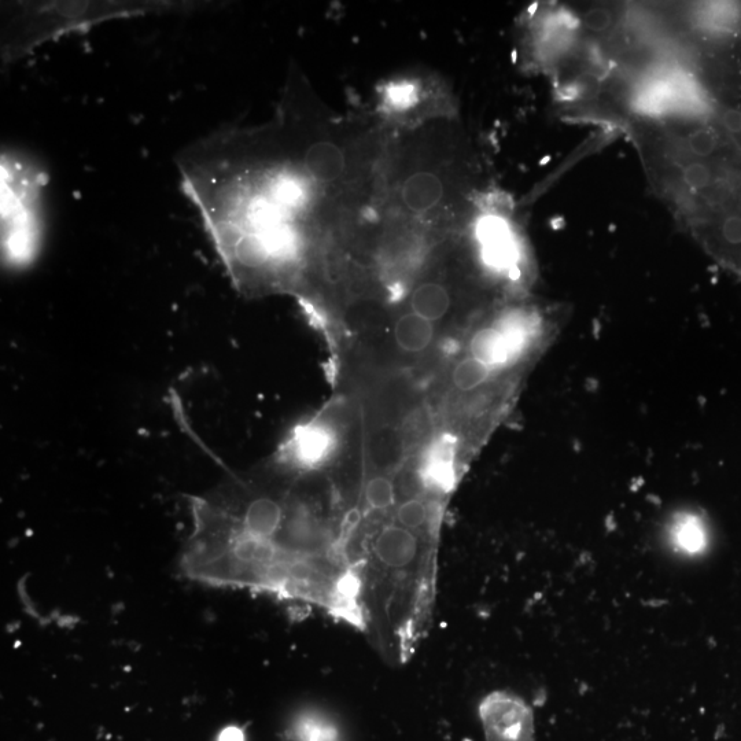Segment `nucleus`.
<instances>
[{
    "label": "nucleus",
    "instance_id": "obj_6",
    "mask_svg": "<svg viewBox=\"0 0 741 741\" xmlns=\"http://www.w3.org/2000/svg\"><path fill=\"white\" fill-rule=\"evenodd\" d=\"M451 297H449L448 290L444 286L438 285V283H423L416 287L414 293H412L411 301H409V308L412 313L423 317V319L429 320V322L437 324L440 327L442 320L445 319L446 315L451 309Z\"/></svg>",
    "mask_w": 741,
    "mask_h": 741
},
{
    "label": "nucleus",
    "instance_id": "obj_10",
    "mask_svg": "<svg viewBox=\"0 0 741 741\" xmlns=\"http://www.w3.org/2000/svg\"><path fill=\"white\" fill-rule=\"evenodd\" d=\"M291 733L296 741H338L337 728L316 715H302Z\"/></svg>",
    "mask_w": 741,
    "mask_h": 741
},
{
    "label": "nucleus",
    "instance_id": "obj_2",
    "mask_svg": "<svg viewBox=\"0 0 741 741\" xmlns=\"http://www.w3.org/2000/svg\"><path fill=\"white\" fill-rule=\"evenodd\" d=\"M202 3L162 0H101V2H7L2 6L3 64L27 57L33 50L68 33L83 32L112 20L169 11L195 10Z\"/></svg>",
    "mask_w": 741,
    "mask_h": 741
},
{
    "label": "nucleus",
    "instance_id": "obj_14",
    "mask_svg": "<svg viewBox=\"0 0 741 741\" xmlns=\"http://www.w3.org/2000/svg\"><path fill=\"white\" fill-rule=\"evenodd\" d=\"M722 238L729 245L739 246L741 245V216L732 215L726 217L724 223L721 226Z\"/></svg>",
    "mask_w": 741,
    "mask_h": 741
},
{
    "label": "nucleus",
    "instance_id": "obj_7",
    "mask_svg": "<svg viewBox=\"0 0 741 741\" xmlns=\"http://www.w3.org/2000/svg\"><path fill=\"white\" fill-rule=\"evenodd\" d=\"M304 165L317 182H333L344 172L345 157L333 143L317 142L305 154Z\"/></svg>",
    "mask_w": 741,
    "mask_h": 741
},
{
    "label": "nucleus",
    "instance_id": "obj_4",
    "mask_svg": "<svg viewBox=\"0 0 741 741\" xmlns=\"http://www.w3.org/2000/svg\"><path fill=\"white\" fill-rule=\"evenodd\" d=\"M486 741H533L532 710L518 696L493 692L479 707Z\"/></svg>",
    "mask_w": 741,
    "mask_h": 741
},
{
    "label": "nucleus",
    "instance_id": "obj_12",
    "mask_svg": "<svg viewBox=\"0 0 741 741\" xmlns=\"http://www.w3.org/2000/svg\"><path fill=\"white\" fill-rule=\"evenodd\" d=\"M682 179L684 182L693 188H703L709 186L711 182V171L707 165L700 164V162H693L684 169L682 173Z\"/></svg>",
    "mask_w": 741,
    "mask_h": 741
},
{
    "label": "nucleus",
    "instance_id": "obj_11",
    "mask_svg": "<svg viewBox=\"0 0 741 741\" xmlns=\"http://www.w3.org/2000/svg\"><path fill=\"white\" fill-rule=\"evenodd\" d=\"M688 147L695 156L709 157L717 149V138L707 129H699L688 138Z\"/></svg>",
    "mask_w": 741,
    "mask_h": 741
},
{
    "label": "nucleus",
    "instance_id": "obj_5",
    "mask_svg": "<svg viewBox=\"0 0 741 741\" xmlns=\"http://www.w3.org/2000/svg\"><path fill=\"white\" fill-rule=\"evenodd\" d=\"M437 324L407 312L398 316L392 327V348L401 359L419 361L426 359L438 348Z\"/></svg>",
    "mask_w": 741,
    "mask_h": 741
},
{
    "label": "nucleus",
    "instance_id": "obj_1",
    "mask_svg": "<svg viewBox=\"0 0 741 741\" xmlns=\"http://www.w3.org/2000/svg\"><path fill=\"white\" fill-rule=\"evenodd\" d=\"M313 471L276 462L193 500L183 554L188 578L304 600L339 617L346 571L334 518L313 493Z\"/></svg>",
    "mask_w": 741,
    "mask_h": 741
},
{
    "label": "nucleus",
    "instance_id": "obj_9",
    "mask_svg": "<svg viewBox=\"0 0 741 741\" xmlns=\"http://www.w3.org/2000/svg\"><path fill=\"white\" fill-rule=\"evenodd\" d=\"M674 547L688 555L700 554L707 547V532L702 519L695 515L678 518L672 527Z\"/></svg>",
    "mask_w": 741,
    "mask_h": 741
},
{
    "label": "nucleus",
    "instance_id": "obj_13",
    "mask_svg": "<svg viewBox=\"0 0 741 741\" xmlns=\"http://www.w3.org/2000/svg\"><path fill=\"white\" fill-rule=\"evenodd\" d=\"M585 27L589 31L602 33L607 31L608 28L613 24V16L607 9L602 7H596V9L589 10L584 17Z\"/></svg>",
    "mask_w": 741,
    "mask_h": 741
},
{
    "label": "nucleus",
    "instance_id": "obj_3",
    "mask_svg": "<svg viewBox=\"0 0 741 741\" xmlns=\"http://www.w3.org/2000/svg\"><path fill=\"white\" fill-rule=\"evenodd\" d=\"M0 169L3 258L10 267H24L36 257L42 241L47 176L38 162L14 151H3Z\"/></svg>",
    "mask_w": 741,
    "mask_h": 741
},
{
    "label": "nucleus",
    "instance_id": "obj_15",
    "mask_svg": "<svg viewBox=\"0 0 741 741\" xmlns=\"http://www.w3.org/2000/svg\"><path fill=\"white\" fill-rule=\"evenodd\" d=\"M722 124H724L726 131L731 132V134H741L740 110H726V112L722 114Z\"/></svg>",
    "mask_w": 741,
    "mask_h": 741
},
{
    "label": "nucleus",
    "instance_id": "obj_8",
    "mask_svg": "<svg viewBox=\"0 0 741 741\" xmlns=\"http://www.w3.org/2000/svg\"><path fill=\"white\" fill-rule=\"evenodd\" d=\"M444 188L440 179L427 172L416 173L404 184L403 198L408 208L423 213L441 201Z\"/></svg>",
    "mask_w": 741,
    "mask_h": 741
},
{
    "label": "nucleus",
    "instance_id": "obj_16",
    "mask_svg": "<svg viewBox=\"0 0 741 741\" xmlns=\"http://www.w3.org/2000/svg\"><path fill=\"white\" fill-rule=\"evenodd\" d=\"M216 741H246L245 732L238 726H228L220 733Z\"/></svg>",
    "mask_w": 741,
    "mask_h": 741
}]
</instances>
